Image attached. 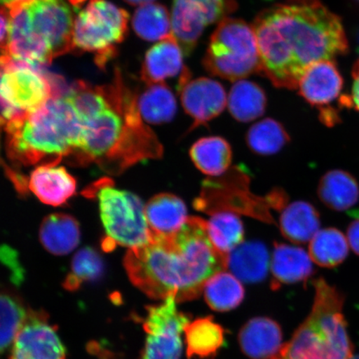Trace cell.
Wrapping results in <instances>:
<instances>
[{"mask_svg":"<svg viewBox=\"0 0 359 359\" xmlns=\"http://www.w3.org/2000/svg\"><path fill=\"white\" fill-rule=\"evenodd\" d=\"M234 0H174L172 32L184 55L193 51L205 27L235 10Z\"/></svg>","mask_w":359,"mask_h":359,"instance_id":"cell-11","label":"cell"},{"mask_svg":"<svg viewBox=\"0 0 359 359\" xmlns=\"http://www.w3.org/2000/svg\"><path fill=\"white\" fill-rule=\"evenodd\" d=\"M133 26L139 37L146 41H161L173 35L172 16L159 4L139 6L134 13Z\"/></svg>","mask_w":359,"mask_h":359,"instance_id":"cell-32","label":"cell"},{"mask_svg":"<svg viewBox=\"0 0 359 359\" xmlns=\"http://www.w3.org/2000/svg\"><path fill=\"white\" fill-rule=\"evenodd\" d=\"M208 73L230 81L260 74V56L253 26L226 18L210 37L203 60Z\"/></svg>","mask_w":359,"mask_h":359,"instance_id":"cell-6","label":"cell"},{"mask_svg":"<svg viewBox=\"0 0 359 359\" xmlns=\"http://www.w3.org/2000/svg\"><path fill=\"white\" fill-rule=\"evenodd\" d=\"M228 257L210 241L208 222L188 217L172 235L151 231L146 244L129 249L124 266L133 284L150 298L196 299L210 278L226 271Z\"/></svg>","mask_w":359,"mask_h":359,"instance_id":"cell-2","label":"cell"},{"mask_svg":"<svg viewBox=\"0 0 359 359\" xmlns=\"http://www.w3.org/2000/svg\"><path fill=\"white\" fill-rule=\"evenodd\" d=\"M353 83L351 95L342 98L345 107H353L359 111V60L354 65L352 73Z\"/></svg>","mask_w":359,"mask_h":359,"instance_id":"cell-37","label":"cell"},{"mask_svg":"<svg viewBox=\"0 0 359 359\" xmlns=\"http://www.w3.org/2000/svg\"><path fill=\"white\" fill-rule=\"evenodd\" d=\"M210 241L219 252L229 255L244 241V226L234 213H215L208 222Z\"/></svg>","mask_w":359,"mask_h":359,"instance_id":"cell-33","label":"cell"},{"mask_svg":"<svg viewBox=\"0 0 359 359\" xmlns=\"http://www.w3.org/2000/svg\"><path fill=\"white\" fill-rule=\"evenodd\" d=\"M27 6L34 32L51 48L55 58L74 50V20L65 0H32Z\"/></svg>","mask_w":359,"mask_h":359,"instance_id":"cell-12","label":"cell"},{"mask_svg":"<svg viewBox=\"0 0 359 359\" xmlns=\"http://www.w3.org/2000/svg\"><path fill=\"white\" fill-rule=\"evenodd\" d=\"M282 339L280 326L266 317L251 318L239 334L242 351L251 359H272L283 346Z\"/></svg>","mask_w":359,"mask_h":359,"instance_id":"cell-17","label":"cell"},{"mask_svg":"<svg viewBox=\"0 0 359 359\" xmlns=\"http://www.w3.org/2000/svg\"><path fill=\"white\" fill-rule=\"evenodd\" d=\"M350 359H359V355H357V356H353Z\"/></svg>","mask_w":359,"mask_h":359,"instance_id":"cell-43","label":"cell"},{"mask_svg":"<svg viewBox=\"0 0 359 359\" xmlns=\"http://www.w3.org/2000/svg\"><path fill=\"white\" fill-rule=\"evenodd\" d=\"M128 19L127 11L107 0H90L74 20L75 48L95 52L97 65L104 66L115 45L123 41Z\"/></svg>","mask_w":359,"mask_h":359,"instance_id":"cell-8","label":"cell"},{"mask_svg":"<svg viewBox=\"0 0 359 359\" xmlns=\"http://www.w3.org/2000/svg\"><path fill=\"white\" fill-rule=\"evenodd\" d=\"M190 156L193 163L202 173L218 177L230 168L232 150L226 139L208 137L199 139L193 144Z\"/></svg>","mask_w":359,"mask_h":359,"instance_id":"cell-27","label":"cell"},{"mask_svg":"<svg viewBox=\"0 0 359 359\" xmlns=\"http://www.w3.org/2000/svg\"><path fill=\"white\" fill-rule=\"evenodd\" d=\"M320 215L314 206L306 201H294L287 205L280 217L282 236L294 244L311 242L320 231Z\"/></svg>","mask_w":359,"mask_h":359,"instance_id":"cell-23","label":"cell"},{"mask_svg":"<svg viewBox=\"0 0 359 359\" xmlns=\"http://www.w3.org/2000/svg\"><path fill=\"white\" fill-rule=\"evenodd\" d=\"M32 1V0H2L3 6L8 7L13 6H17V4H21Z\"/></svg>","mask_w":359,"mask_h":359,"instance_id":"cell-40","label":"cell"},{"mask_svg":"<svg viewBox=\"0 0 359 359\" xmlns=\"http://www.w3.org/2000/svg\"><path fill=\"white\" fill-rule=\"evenodd\" d=\"M271 268L268 250L262 242H243L228 257L227 269L241 282L253 284L266 279Z\"/></svg>","mask_w":359,"mask_h":359,"instance_id":"cell-21","label":"cell"},{"mask_svg":"<svg viewBox=\"0 0 359 359\" xmlns=\"http://www.w3.org/2000/svg\"><path fill=\"white\" fill-rule=\"evenodd\" d=\"M290 141L288 133L277 121L266 118L249 129L246 143L250 149L258 155L277 154Z\"/></svg>","mask_w":359,"mask_h":359,"instance_id":"cell-34","label":"cell"},{"mask_svg":"<svg viewBox=\"0 0 359 359\" xmlns=\"http://www.w3.org/2000/svg\"><path fill=\"white\" fill-rule=\"evenodd\" d=\"M70 1L74 4V6H79L81 4H83L85 0H70Z\"/></svg>","mask_w":359,"mask_h":359,"instance_id":"cell-42","label":"cell"},{"mask_svg":"<svg viewBox=\"0 0 359 359\" xmlns=\"http://www.w3.org/2000/svg\"><path fill=\"white\" fill-rule=\"evenodd\" d=\"M252 26L260 74L277 88H298L309 67L348 50L342 21L320 0H286L260 12Z\"/></svg>","mask_w":359,"mask_h":359,"instance_id":"cell-1","label":"cell"},{"mask_svg":"<svg viewBox=\"0 0 359 359\" xmlns=\"http://www.w3.org/2000/svg\"><path fill=\"white\" fill-rule=\"evenodd\" d=\"M103 89L107 105L82 121L80 145L72 158L81 165L96 164L111 175L123 173L140 161L160 158L163 147L145 124L137 97L125 86L119 71L114 82Z\"/></svg>","mask_w":359,"mask_h":359,"instance_id":"cell-3","label":"cell"},{"mask_svg":"<svg viewBox=\"0 0 359 359\" xmlns=\"http://www.w3.org/2000/svg\"><path fill=\"white\" fill-rule=\"evenodd\" d=\"M125 1L132 4V6H142L143 4L154 3V0H125Z\"/></svg>","mask_w":359,"mask_h":359,"instance_id":"cell-41","label":"cell"},{"mask_svg":"<svg viewBox=\"0 0 359 359\" xmlns=\"http://www.w3.org/2000/svg\"><path fill=\"white\" fill-rule=\"evenodd\" d=\"M271 271L273 285L296 284L313 275V262L309 253L300 247L276 243Z\"/></svg>","mask_w":359,"mask_h":359,"instance_id":"cell-20","label":"cell"},{"mask_svg":"<svg viewBox=\"0 0 359 359\" xmlns=\"http://www.w3.org/2000/svg\"><path fill=\"white\" fill-rule=\"evenodd\" d=\"M1 105L27 114L60 95L37 67L7 57H1Z\"/></svg>","mask_w":359,"mask_h":359,"instance_id":"cell-9","label":"cell"},{"mask_svg":"<svg viewBox=\"0 0 359 359\" xmlns=\"http://www.w3.org/2000/svg\"><path fill=\"white\" fill-rule=\"evenodd\" d=\"M348 246L342 232L335 228L323 229L309 242V255L317 266L333 268L347 258Z\"/></svg>","mask_w":359,"mask_h":359,"instance_id":"cell-31","label":"cell"},{"mask_svg":"<svg viewBox=\"0 0 359 359\" xmlns=\"http://www.w3.org/2000/svg\"><path fill=\"white\" fill-rule=\"evenodd\" d=\"M103 272V263L95 250L84 248L79 251L72 262L71 272L67 276L65 288L77 290L83 283L97 280Z\"/></svg>","mask_w":359,"mask_h":359,"instance_id":"cell-36","label":"cell"},{"mask_svg":"<svg viewBox=\"0 0 359 359\" xmlns=\"http://www.w3.org/2000/svg\"><path fill=\"white\" fill-rule=\"evenodd\" d=\"M1 253L4 263L12 269L13 280H15V282H20L22 279V273L15 251L8 246H4Z\"/></svg>","mask_w":359,"mask_h":359,"instance_id":"cell-38","label":"cell"},{"mask_svg":"<svg viewBox=\"0 0 359 359\" xmlns=\"http://www.w3.org/2000/svg\"><path fill=\"white\" fill-rule=\"evenodd\" d=\"M353 221L349 224L347 231V239L351 248L359 255V210L350 212Z\"/></svg>","mask_w":359,"mask_h":359,"instance_id":"cell-39","label":"cell"},{"mask_svg":"<svg viewBox=\"0 0 359 359\" xmlns=\"http://www.w3.org/2000/svg\"><path fill=\"white\" fill-rule=\"evenodd\" d=\"M177 300L168 297L158 305L147 308L143 321L147 337L138 359H180L182 352V333L190 320L180 312Z\"/></svg>","mask_w":359,"mask_h":359,"instance_id":"cell-10","label":"cell"},{"mask_svg":"<svg viewBox=\"0 0 359 359\" xmlns=\"http://www.w3.org/2000/svg\"><path fill=\"white\" fill-rule=\"evenodd\" d=\"M150 231L160 235H172L187 221V209L178 196L163 193L156 195L145 206Z\"/></svg>","mask_w":359,"mask_h":359,"instance_id":"cell-22","label":"cell"},{"mask_svg":"<svg viewBox=\"0 0 359 359\" xmlns=\"http://www.w3.org/2000/svg\"><path fill=\"white\" fill-rule=\"evenodd\" d=\"M137 104L142 118L150 123L170 122L177 112L176 97L164 82L147 85Z\"/></svg>","mask_w":359,"mask_h":359,"instance_id":"cell-30","label":"cell"},{"mask_svg":"<svg viewBox=\"0 0 359 359\" xmlns=\"http://www.w3.org/2000/svg\"><path fill=\"white\" fill-rule=\"evenodd\" d=\"M178 91L184 110L194 120L191 130L208 124L227 105L228 97L221 83L208 78L191 79L187 67L180 78Z\"/></svg>","mask_w":359,"mask_h":359,"instance_id":"cell-14","label":"cell"},{"mask_svg":"<svg viewBox=\"0 0 359 359\" xmlns=\"http://www.w3.org/2000/svg\"><path fill=\"white\" fill-rule=\"evenodd\" d=\"M39 236L40 241L49 253L56 255L69 254L79 244V224L69 215L53 214L43 219Z\"/></svg>","mask_w":359,"mask_h":359,"instance_id":"cell-24","label":"cell"},{"mask_svg":"<svg viewBox=\"0 0 359 359\" xmlns=\"http://www.w3.org/2000/svg\"><path fill=\"white\" fill-rule=\"evenodd\" d=\"M1 309V330L0 347L1 352L10 348L24 327L31 309L25 306L19 296L10 291H4L0 299Z\"/></svg>","mask_w":359,"mask_h":359,"instance_id":"cell-35","label":"cell"},{"mask_svg":"<svg viewBox=\"0 0 359 359\" xmlns=\"http://www.w3.org/2000/svg\"><path fill=\"white\" fill-rule=\"evenodd\" d=\"M183 51L174 35L161 40L147 53L142 79L147 85L163 83L182 73Z\"/></svg>","mask_w":359,"mask_h":359,"instance_id":"cell-19","label":"cell"},{"mask_svg":"<svg viewBox=\"0 0 359 359\" xmlns=\"http://www.w3.org/2000/svg\"><path fill=\"white\" fill-rule=\"evenodd\" d=\"M266 103L264 90L258 84L244 79L233 85L227 98L229 111L241 123H249L262 116Z\"/></svg>","mask_w":359,"mask_h":359,"instance_id":"cell-28","label":"cell"},{"mask_svg":"<svg viewBox=\"0 0 359 359\" xmlns=\"http://www.w3.org/2000/svg\"><path fill=\"white\" fill-rule=\"evenodd\" d=\"M11 359H66V348L47 313L30 311L13 344Z\"/></svg>","mask_w":359,"mask_h":359,"instance_id":"cell-15","label":"cell"},{"mask_svg":"<svg viewBox=\"0 0 359 359\" xmlns=\"http://www.w3.org/2000/svg\"><path fill=\"white\" fill-rule=\"evenodd\" d=\"M318 195L327 208L343 212L357 203L359 187L352 175L341 170H330L321 178Z\"/></svg>","mask_w":359,"mask_h":359,"instance_id":"cell-26","label":"cell"},{"mask_svg":"<svg viewBox=\"0 0 359 359\" xmlns=\"http://www.w3.org/2000/svg\"><path fill=\"white\" fill-rule=\"evenodd\" d=\"M344 80L333 61L323 60L304 72L298 89L309 104L320 110L337 100L342 91Z\"/></svg>","mask_w":359,"mask_h":359,"instance_id":"cell-16","label":"cell"},{"mask_svg":"<svg viewBox=\"0 0 359 359\" xmlns=\"http://www.w3.org/2000/svg\"><path fill=\"white\" fill-rule=\"evenodd\" d=\"M10 20L6 43L2 57L37 67L50 65L55 56L48 45L34 32L27 3L4 7Z\"/></svg>","mask_w":359,"mask_h":359,"instance_id":"cell-13","label":"cell"},{"mask_svg":"<svg viewBox=\"0 0 359 359\" xmlns=\"http://www.w3.org/2000/svg\"><path fill=\"white\" fill-rule=\"evenodd\" d=\"M96 187L107 236L103 244L105 250H112L118 245L133 249L146 244L151 231L142 200L133 193L116 189L106 180L98 182Z\"/></svg>","mask_w":359,"mask_h":359,"instance_id":"cell-7","label":"cell"},{"mask_svg":"<svg viewBox=\"0 0 359 359\" xmlns=\"http://www.w3.org/2000/svg\"><path fill=\"white\" fill-rule=\"evenodd\" d=\"M311 313L272 359H350L353 345L343 313L344 297L322 278L313 281Z\"/></svg>","mask_w":359,"mask_h":359,"instance_id":"cell-5","label":"cell"},{"mask_svg":"<svg viewBox=\"0 0 359 359\" xmlns=\"http://www.w3.org/2000/svg\"><path fill=\"white\" fill-rule=\"evenodd\" d=\"M184 333L189 359L212 358L224 343V330L212 316L190 322L184 329Z\"/></svg>","mask_w":359,"mask_h":359,"instance_id":"cell-25","label":"cell"},{"mask_svg":"<svg viewBox=\"0 0 359 359\" xmlns=\"http://www.w3.org/2000/svg\"><path fill=\"white\" fill-rule=\"evenodd\" d=\"M76 181L62 167L56 164L39 165L29 180V188L43 203L58 206L74 195Z\"/></svg>","mask_w":359,"mask_h":359,"instance_id":"cell-18","label":"cell"},{"mask_svg":"<svg viewBox=\"0 0 359 359\" xmlns=\"http://www.w3.org/2000/svg\"><path fill=\"white\" fill-rule=\"evenodd\" d=\"M8 158L20 165L56 164L73 157L82 136V121L66 96L2 123Z\"/></svg>","mask_w":359,"mask_h":359,"instance_id":"cell-4","label":"cell"},{"mask_svg":"<svg viewBox=\"0 0 359 359\" xmlns=\"http://www.w3.org/2000/svg\"><path fill=\"white\" fill-rule=\"evenodd\" d=\"M203 293L209 307L217 312L232 311L239 306L245 298L241 281L226 271L210 278L206 282Z\"/></svg>","mask_w":359,"mask_h":359,"instance_id":"cell-29","label":"cell"}]
</instances>
